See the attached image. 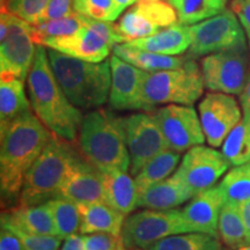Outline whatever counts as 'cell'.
Masks as SVG:
<instances>
[{
  "label": "cell",
  "mask_w": 250,
  "mask_h": 250,
  "mask_svg": "<svg viewBox=\"0 0 250 250\" xmlns=\"http://www.w3.org/2000/svg\"><path fill=\"white\" fill-rule=\"evenodd\" d=\"M85 21L86 17L74 12L66 17L55 19V20L30 24L31 35H33L36 45H44V43L49 40L76 34L85 26Z\"/></svg>",
  "instance_id": "obj_30"
},
{
  "label": "cell",
  "mask_w": 250,
  "mask_h": 250,
  "mask_svg": "<svg viewBox=\"0 0 250 250\" xmlns=\"http://www.w3.org/2000/svg\"><path fill=\"white\" fill-rule=\"evenodd\" d=\"M198 111L206 142L212 147L223 145L230 131L242 120L241 108L230 94H206L199 103Z\"/></svg>",
  "instance_id": "obj_15"
},
{
  "label": "cell",
  "mask_w": 250,
  "mask_h": 250,
  "mask_svg": "<svg viewBox=\"0 0 250 250\" xmlns=\"http://www.w3.org/2000/svg\"><path fill=\"white\" fill-rule=\"evenodd\" d=\"M0 19V73L24 81L37 49L30 24L5 8H1Z\"/></svg>",
  "instance_id": "obj_7"
},
{
  "label": "cell",
  "mask_w": 250,
  "mask_h": 250,
  "mask_svg": "<svg viewBox=\"0 0 250 250\" xmlns=\"http://www.w3.org/2000/svg\"><path fill=\"white\" fill-rule=\"evenodd\" d=\"M111 87L109 104L115 110L148 111L143 99L144 81L147 72L124 62L117 56H111Z\"/></svg>",
  "instance_id": "obj_16"
},
{
  "label": "cell",
  "mask_w": 250,
  "mask_h": 250,
  "mask_svg": "<svg viewBox=\"0 0 250 250\" xmlns=\"http://www.w3.org/2000/svg\"><path fill=\"white\" fill-rule=\"evenodd\" d=\"M177 22V14L169 2L139 0L115 23L122 43L148 37Z\"/></svg>",
  "instance_id": "obj_13"
},
{
  "label": "cell",
  "mask_w": 250,
  "mask_h": 250,
  "mask_svg": "<svg viewBox=\"0 0 250 250\" xmlns=\"http://www.w3.org/2000/svg\"><path fill=\"white\" fill-rule=\"evenodd\" d=\"M226 198L219 186L199 192L182 208L183 218L192 233H205L219 237L218 224Z\"/></svg>",
  "instance_id": "obj_19"
},
{
  "label": "cell",
  "mask_w": 250,
  "mask_h": 250,
  "mask_svg": "<svg viewBox=\"0 0 250 250\" xmlns=\"http://www.w3.org/2000/svg\"><path fill=\"white\" fill-rule=\"evenodd\" d=\"M104 201L111 208H116L125 215L130 214L137 208L138 189L134 181L127 171L108 170L101 171Z\"/></svg>",
  "instance_id": "obj_23"
},
{
  "label": "cell",
  "mask_w": 250,
  "mask_h": 250,
  "mask_svg": "<svg viewBox=\"0 0 250 250\" xmlns=\"http://www.w3.org/2000/svg\"><path fill=\"white\" fill-rule=\"evenodd\" d=\"M239 206H240V212H241L243 224H245L247 241H248V245H250V199L241 203Z\"/></svg>",
  "instance_id": "obj_44"
},
{
  "label": "cell",
  "mask_w": 250,
  "mask_h": 250,
  "mask_svg": "<svg viewBox=\"0 0 250 250\" xmlns=\"http://www.w3.org/2000/svg\"><path fill=\"white\" fill-rule=\"evenodd\" d=\"M54 133L29 111L0 127V190L2 199L19 197L24 177Z\"/></svg>",
  "instance_id": "obj_1"
},
{
  "label": "cell",
  "mask_w": 250,
  "mask_h": 250,
  "mask_svg": "<svg viewBox=\"0 0 250 250\" xmlns=\"http://www.w3.org/2000/svg\"><path fill=\"white\" fill-rule=\"evenodd\" d=\"M192 233L182 210H143L125 218L122 237L127 250L147 249L165 237Z\"/></svg>",
  "instance_id": "obj_8"
},
{
  "label": "cell",
  "mask_w": 250,
  "mask_h": 250,
  "mask_svg": "<svg viewBox=\"0 0 250 250\" xmlns=\"http://www.w3.org/2000/svg\"><path fill=\"white\" fill-rule=\"evenodd\" d=\"M112 52L115 56L123 59L124 62L146 72H159L179 68L183 66L188 59V55L186 57L160 55L138 49L129 43L116 44L112 48Z\"/></svg>",
  "instance_id": "obj_26"
},
{
  "label": "cell",
  "mask_w": 250,
  "mask_h": 250,
  "mask_svg": "<svg viewBox=\"0 0 250 250\" xmlns=\"http://www.w3.org/2000/svg\"><path fill=\"white\" fill-rule=\"evenodd\" d=\"M73 9L77 13L94 20L112 22L117 19L114 0H74Z\"/></svg>",
  "instance_id": "obj_37"
},
{
  "label": "cell",
  "mask_w": 250,
  "mask_h": 250,
  "mask_svg": "<svg viewBox=\"0 0 250 250\" xmlns=\"http://www.w3.org/2000/svg\"><path fill=\"white\" fill-rule=\"evenodd\" d=\"M201 68L205 88L240 95L250 71V50L246 46L204 56Z\"/></svg>",
  "instance_id": "obj_10"
},
{
  "label": "cell",
  "mask_w": 250,
  "mask_h": 250,
  "mask_svg": "<svg viewBox=\"0 0 250 250\" xmlns=\"http://www.w3.org/2000/svg\"><path fill=\"white\" fill-rule=\"evenodd\" d=\"M218 234L224 245L233 250L248 245L239 205L229 202L225 203L219 217Z\"/></svg>",
  "instance_id": "obj_29"
},
{
  "label": "cell",
  "mask_w": 250,
  "mask_h": 250,
  "mask_svg": "<svg viewBox=\"0 0 250 250\" xmlns=\"http://www.w3.org/2000/svg\"><path fill=\"white\" fill-rule=\"evenodd\" d=\"M1 220L31 234L58 236L54 215L46 203L12 206L1 212Z\"/></svg>",
  "instance_id": "obj_21"
},
{
  "label": "cell",
  "mask_w": 250,
  "mask_h": 250,
  "mask_svg": "<svg viewBox=\"0 0 250 250\" xmlns=\"http://www.w3.org/2000/svg\"><path fill=\"white\" fill-rule=\"evenodd\" d=\"M195 197L192 190L183 182L176 171L154 184L138 197L137 208L152 210H171Z\"/></svg>",
  "instance_id": "obj_20"
},
{
  "label": "cell",
  "mask_w": 250,
  "mask_h": 250,
  "mask_svg": "<svg viewBox=\"0 0 250 250\" xmlns=\"http://www.w3.org/2000/svg\"><path fill=\"white\" fill-rule=\"evenodd\" d=\"M54 215L57 235L62 239L80 232L81 215L76 203L62 197H56L45 202Z\"/></svg>",
  "instance_id": "obj_33"
},
{
  "label": "cell",
  "mask_w": 250,
  "mask_h": 250,
  "mask_svg": "<svg viewBox=\"0 0 250 250\" xmlns=\"http://www.w3.org/2000/svg\"><path fill=\"white\" fill-rule=\"evenodd\" d=\"M58 197L76 204L105 203L101 171L87 162L78 152L65 175Z\"/></svg>",
  "instance_id": "obj_17"
},
{
  "label": "cell",
  "mask_w": 250,
  "mask_h": 250,
  "mask_svg": "<svg viewBox=\"0 0 250 250\" xmlns=\"http://www.w3.org/2000/svg\"><path fill=\"white\" fill-rule=\"evenodd\" d=\"M177 14L179 22L191 26L227 9L228 0H167Z\"/></svg>",
  "instance_id": "obj_28"
},
{
  "label": "cell",
  "mask_w": 250,
  "mask_h": 250,
  "mask_svg": "<svg viewBox=\"0 0 250 250\" xmlns=\"http://www.w3.org/2000/svg\"><path fill=\"white\" fill-rule=\"evenodd\" d=\"M235 250H250V245H246V246H242L240 247V248H237Z\"/></svg>",
  "instance_id": "obj_46"
},
{
  "label": "cell",
  "mask_w": 250,
  "mask_h": 250,
  "mask_svg": "<svg viewBox=\"0 0 250 250\" xmlns=\"http://www.w3.org/2000/svg\"><path fill=\"white\" fill-rule=\"evenodd\" d=\"M180 161V153L171 148L166 149L160 154L154 156L152 160H149L134 175V181L138 189V197L148 188L169 177L176 170Z\"/></svg>",
  "instance_id": "obj_27"
},
{
  "label": "cell",
  "mask_w": 250,
  "mask_h": 250,
  "mask_svg": "<svg viewBox=\"0 0 250 250\" xmlns=\"http://www.w3.org/2000/svg\"><path fill=\"white\" fill-rule=\"evenodd\" d=\"M219 187L223 190L226 202L240 205L250 199V162L234 166L227 171Z\"/></svg>",
  "instance_id": "obj_34"
},
{
  "label": "cell",
  "mask_w": 250,
  "mask_h": 250,
  "mask_svg": "<svg viewBox=\"0 0 250 250\" xmlns=\"http://www.w3.org/2000/svg\"><path fill=\"white\" fill-rule=\"evenodd\" d=\"M65 241L62 245L61 250H85V243H83V235L73 234L64 239Z\"/></svg>",
  "instance_id": "obj_42"
},
{
  "label": "cell",
  "mask_w": 250,
  "mask_h": 250,
  "mask_svg": "<svg viewBox=\"0 0 250 250\" xmlns=\"http://www.w3.org/2000/svg\"><path fill=\"white\" fill-rule=\"evenodd\" d=\"M230 8L239 18L243 29H245L247 41L250 48V1L249 0H232Z\"/></svg>",
  "instance_id": "obj_40"
},
{
  "label": "cell",
  "mask_w": 250,
  "mask_h": 250,
  "mask_svg": "<svg viewBox=\"0 0 250 250\" xmlns=\"http://www.w3.org/2000/svg\"><path fill=\"white\" fill-rule=\"evenodd\" d=\"M33 111L30 100L24 92L23 80L12 76L0 78V127Z\"/></svg>",
  "instance_id": "obj_25"
},
{
  "label": "cell",
  "mask_w": 250,
  "mask_h": 250,
  "mask_svg": "<svg viewBox=\"0 0 250 250\" xmlns=\"http://www.w3.org/2000/svg\"><path fill=\"white\" fill-rule=\"evenodd\" d=\"M0 250H24L22 243L13 232L1 226L0 230Z\"/></svg>",
  "instance_id": "obj_41"
},
{
  "label": "cell",
  "mask_w": 250,
  "mask_h": 250,
  "mask_svg": "<svg viewBox=\"0 0 250 250\" xmlns=\"http://www.w3.org/2000/svg\"><path fill=\"white\" fill-rule=\"evenodd\" d=\"M0 2H1V7H2V6H4V5H5L6 0H0Z\"/></svg>",
  "instance_id": "obj_47"
},
{
  "label": "cell",
  "mask_w": 250,
  "mask_h": 250,
  "mask_svg": "<svg viewBox=\"0 0 250 250\" xmlns=\"http://www.w3.org/2000/svg\"><path fill=\"white\" fill-rule=\"evenodd\" d=\"M136 48L167 56H179L188 51L191 44L190 26L177 21L148 37L127 42Z\"/></svg>",
  "instance_id": "obj_22"
},
{
  "label": "cell",
  "mask_w": 250,
  "mask_h": 250,
  "mask_svg": "<svg viewBox=\"0 0 250 250\" xmlns=\"http://www.w3.org/2000/svg\"><path fill=\"white\" fill-rule=\"evenodd\" d=\"M73 1L74 0H50L44 13L41 17L40 22L55 20V19L66 17V15L74 13Z\"/></svg>",
  "instance_id": "obj_39"
},
{
  "label": "cell",
  "mask_w": 250,
  "mask_h": 250,
  "mask_svg": "<svg viewBox=\"0 0 250 250\" xmlns=\"http://www.w3.org/2000/svg\"><path fill=\"white\" fill-rule=\"evenodd\" d=\"M56 79L72 104L83 110L102 107L111 87L110 62H90L48 48Z\"/></svg>",
  "instance_id": "obj_4"
},
{
  "label": "cell",
  "mask_w": 250,
  "mask_h": 250,
  "mask_svg": "<svg viewBox=\"0 0 250 250\" xmlns=\"http://www.w3.org/2000/svg\"><path fill=\"white\" fill-rule=\"evenodd\" d=\"M169 148L182 153L205 143L201 118L192 105L167 104L152 111Z\"/></svg>",
  "instance_id": "obj_12"
},
{
  "label": "cell",
  "mask_w": 250,
  "mask_h": 250,
  "mask_svg": "<svg viewBox=\"0 0 250 250\" xmlns=\"http://www.w3.org/2000/svg\"><path fill=\"white\" fill-rule=\"evenodd\" d=\"M147 1H159V0H147Z\"/></svg>",
  "instance_id": "obj_49"
},
{
  "label": "cell",
  "mask_w": 250,
  "mask_h": 250,
  "mask_svg": "<svg viewBox=\"0 0 250 250\" xmlns=\"http://www.w3.org/2000/svg\"><path fill=\"white\" fill-rule=\"evenodd\" d=\"M85 250H127L122 235L99 232L83 235Z\"/></svg>",
  "instance_id": "obj_38"
},
{
  "label": "cell",
  "mask_w": 250,
  "mask_h": 250,
  "mask_svg": "<svg viewBox=\"0 0 250 250\" xmlns=\"http://www.w3.org/2000/svg\"><path fill=\"white\" fill-rule=\"evenodd\" d=\"M223 153L232 166L250 162V117L243 115L242 120L230 131L223 145Z\"/></svg>",
  "instance_id": "obj_32"
},
{
  "label": "cell",
  "mask_w": 250,
  "mask_h": 250,
  "mask_svg": "<svg viewBox=\"0 0 250 250\" xmlns=\"http://www.w3.org/2000/svg\"><path fill=\"white\" fill-rule=\"evenodd\" d=\"M1 226L8 228L19 237L24 250H58L62 245V237L56 235H39L20 229L14 225L1 220Z\"/></svg>",
  "instance_id": "obj_36"
},
{
  "label": "cell",
  "mask_w": 250,
  "mask_h": 250,
  "mask_svg": "<svg viewBox=\"0 0 250 250\" xmlns=\"http://www.w3.org/2000/svg\"><path fill=\"white\" fill-rule=\"evenodd\" d=\"M230 166L223 152L197 145L188 149L175 171L196 196L214 187Z\"/></svg>",
  "instance_id": "obj_14"
},
{
  "label": "cell",
  "mask_w": 250,
  "mask_h": 250,
  "mask_svg": "<svg viewBox=\"0 0 250 250\" xmlns=\"http://www.w3.org/2000/svg\"><path fill=\"white\" fill-rule=\"evenodd\" d=\"M249 1H250V0H249Z\"/></svg>",
  "instance_id": "obj_50"
},
{
  "label": "cell",
  "mask_w": 250,
  "mask_h": 250,
  "mask_svg": "<svg viewBox=\"0 0 250 250\" xmlns=\"http://www.w3.org/2000/svg\"><path fill=\"white\" fill-rule=\"evenodd\" d=\"M81 215V234L107 232L121 235L125 221V214L107 203L78 205Z\"/></svg>",
  "instance_id": "obj_24"
},
{
  "label": "cell",
  "mask_w": 250,
  "mask_h": 250,
  "mask_svg": "<svg viewBox=\"0 0 250 250\" xmlns=\"http://www.w3.org/2000/svg\"><path fill=\"white\" fill-rule=\"evenodd\" d=\"M139 0H114L115 4V13H116V18L123 13V11H125L127 7L130 6H133L136 2H138Z\"/></svg>",
  "instance_id": "obj_45"
},
{
  "label": "cell",
  "mask_w": 250,
  "mask_h": 250,
  "mask_svg": "<svg viewBox=\"0 0 250 250\" xmlns=\"http://www.w3.org/2000/svg\"><path fill=\"white\" fill-rule=\"evenodd\" d=\"M78 152L76 143L54 134L51 142L28 170L18 204L37 205L58 197L66 171Z\"/></svg>",
  "instance_id": "obj_5"
},
{
  "label": "cell",
  "mask_w": 250,
  "mask_h": 250,
  "mask_svg": "<svg viewBox=\"0 0 250 250\" xmlns=\"http://www.w3.org/2000/svg\"><path fill=\"white\" fill-rule=\"evenodd\" d=\"M190 57H202L214 52L246 48L247 36L239 18L232 8L190 26Z\"/></svg>",
  "instance_id": "obj_9"
},
{
  "label": "cell",
  "mask_w": 250,
  "mask_h": 250,
  "mask_svg": "<svg viewBox=\"0 0 250 250\" xmlns=\"http://www.w3.org/2000/svg\"><path fill=\"white\" fill-rule=\"evenodd\" d=\"M50 0H6L1 8L17 15L29 24L40 22Z\"/></svg>",
  "instance_id": "obj_35"
},
{
  "label": "cell",
  "mask_w": 250,
  "mask_h": 250,
  "mask_svg": "<svg viewBox=\"0 0 250 250\" xmlns=\"http://www.w3.org/2000/svg\"><path fill=\"white\" fill-rule=\"evenodd\" d=\"M130 154V174L136 175L149 160L169 148L158 122L149 111L123 117Z\"/></svg>",
  "instance_id": "obj_11"
},
{
  "label": "cell",
  "mask_w": 250,
  "mask_h": 250,
  "mask_svg": "<svg viewBox=\"0 0 250 250\" xmlns=\"http://www.w3.org/2000/svg\"><path fill=\"white\" fill-rule=\"evenodd\" d=\"M224 250H225V249H224Z\"/></svg>",
  "instance_id": "obj_51"
},
{
  "label": "cell",
  "mask_w": 250,
  "mask_h": 250,
  "mask_svg": "<svg viewBox=\"0 0 250 250\" xmlns=\"http://www.w3.org/2000/svg\"><path fill=\"white\" fill-rule=\"evenodd\" d=\"M27 87L31 108L41 122L55 136L77 143L83 115L72 104L56 79L44 45H37L35 59L27 77Z\"/></svg>",
  "instance_id": "obj_2"
},
{
  "label": "cell",
  "mask_w": 250,
  "mask_h": 250,
  "mask_svg": "<svg viewBox=\"0 0 250 250\" xmlns=\"http://www.w3.org/2000/svg\"><path fill=\"white\" fill-rule=\"evenodd\" d=\"M202 68L188 56L183 66L174 70L147 72L144 81L143 99L148 111L159 104L192 105L204 92Z\"/></svg>",
  "instance_id": "obj_6"
},
{
  "label": "cell",
  "mask_w": 250,
  "mask_h": 250,
  "mask_svg": "<svg viewBox=\"0 0 250 250\" xmlns=\"http://www.w3.org/2000/svg\"><path fill=\"white\" fill-rule=\"evenodd\" d=\"M146 250H224L219 237L205 233H181L167 236Z\"/></svg>",
  "instance_id": "obj_31"
},
{
  "label": "cell",
  "mask_w": 250,
  "mask_h": 250,
  "mask_svg": "<svg viewBox=\"0 0 250 250\" xmlns=\"http://www.w3.org/2000/svg\"><path fill=\"white\" fill-rule=\"evenodd\" d=\"M240 103L243 110V115L250 117V71L247 78L245 88H243L242 93L240 94Z\"/></svg>",
  "instance_id": "obj_43"
},
{
  "label": "cell",
  "mask_w": 250,
  "mask_h": 250,
  "mask_svg": "<svg viewBox=\"0 0 250 250\" xmlns=\"http://www.w3.org/2000/svg\"><path fill=\"white\" fill-rule=\"evenodd\" d=\"M77 146L81 156L100 171L130 170L123 117L107 109H93L83 115Z\"/></svg>",
  "instance_id": "obj_3"
},
{
  "label": "cell",
  "mask_w": 250,
  "mask_h": 250,
  "mask_svg": "<svg viewBox=\"0 0 250 250\" xmlns=\"http://www.w3.org/2000/svg\"><path fill=\"white\" fill-rule=\"evenodd\" d=\"M44 46L81 61L101 62L115 45L85 21V26L76 34L46 41Z\"/></svg>",
  "instance_id": "obj_18"
},
{
  "label": "cell",
  "mask_w": 250,
  "mask_h": 250,
  "mask_svg": "<svg viewBox=\"0 0 250 250\" xmlns=\"http://www.w3.org/2000/svg\"><path fill=\"white\" fill-rule=\"evenodd\" d=\"M131 250H146V249H140V248H136V249H131Z\"/></svg>",
  "instance_id": "obj_48"
}]
</instances>
